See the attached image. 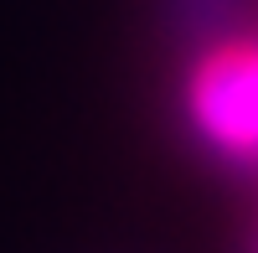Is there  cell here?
Returning <instances> with one entry per match:
<instances>
[{
  "instance_id": "6da1fadb",
  "label": "cell",
  "mask_w": 258,
  "mask_h": 253,
  "mask_svg": "<svg viewBox=\"0 0 258 253\" xmlns=\"http://www.w3.org/2000/svg\"><path fill=\"white\" fill-rule=\"evenodd\" d=\"M186 114L217 155L258 165V41H222L191 68Z\"/></svg>"
}]
</instances>
